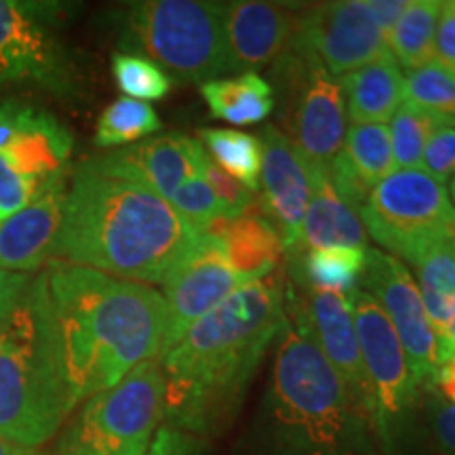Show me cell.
<instances>
[{
  "mask_svg": "<svg viewBox=\"0 0 455 455\" xmlns=\"http://www.w3.org/2000/svg\"><path fill=\"white\" fill-rule=\"evenodd\" d=\"M287 325L278 276L243 284L158 358L164 375L163 426L192 436L220 432Z\"/></svg>",
  "mask_w": 455,
  "mask_h": 455,
  "instance_id": "obj_1",
  "label": "cell"
},
{
  "mask_svg": "<svg viewBox=\"0 0 455 455\" xmlns=\"http://www.w3.org/2000/svg\"><path fill=\"white\" fill-rule=\"evenodd\" d=\"M201 238L167 198L87 158L70 178L53 259L121 281L163 284Z\"/></svg>",
  "mask_w": 455,
  "mask_h": 455,
  "instance_id": "obj_2",
  "label": "cell"
},
{
  "mask_svg": "<svg viewBox=\"0 0 455 455\" xmlns=\"http://www.w3.org/2000/svg\"><path fill=\"white\" fill-rule=\"evenodd\" d=\"M47 289L76 405L110 390L141 363L161 358L169 310L150 284L55 261Z\"/></svg>",
  "mask_w": 455,
  "mask_h": 455,
  "instance_id": "obj_3",
  "label": "cell"
},
{
  "mask_svg": "<svg viewBox=\"0 0 455 455\" xmlns=\"http://www.w3.org/2000/svg\"><path fill=\"white\" fill-rule=\"evenodd\" d=\"M253 435L258 455H378L371 415L308 331L289 321L276 339Z\"/></svg>",
  "mask_w": 455,
  "mask_h": 455,
  "instance_id": "obj_4",
  "label": "cell"
},
{
  "mask_svg": "<svg viewBox=\"0 0 455 455\" xmlns=\"http://www.w3.org/2000/svg\"><path fill=\"white\" fill-rule=\"evenodd\" d=\"M74 407L44 270L0 329V436L38 449L53 439Z\"/></svg>",
  "mask_w": 455,
  "mask_h": 455,
  "instance_id": "obj_5",
  "label": "cell"
},
{
  "mask_svg": "<svg viewBox=\"0 0 455 455\" xmlns=\"http://www.w3.org/2000/svg\"><path fill=\"white\" fill-rule=\"evenodd\" d=\"M116 28L123 53L146 57L181 83L230 74L224 3L141 0L121 11Z\"/></svg>",
  "mask_w": 455,
  "mask_h": 455,
  "instance_id": "obj_6",
  "label": "cell"
},
{
  "mask_svg": "<svg viewBox=\"0 0 455 455\" xmlns=\"http://www.w3.org/2000/svg\"><path fill=\"white\" fill-rule=\"evenodd\" d=\"M164 415V375L146 361L110 390L87 398L55 455H146Z\"/></svg>",
  "mask_w": 455,
  "mask_h": 455,
  "instance_id": "obj_7",
  "label": "cell"
},
{
  "mask_svg": "<svg viewBox=\"0 0 455 455\" xmlns=\"http://www.w3.org/2000/svg\"><path fill=\"white\" fill-rule=\"evenodd\" d=\"M358 212L367 235L411 266L436 243L455 236L449 192L424 169L390 173Z\"/></svg>",
  "mask_w": 455,
  "mask_h": 455,
  "instance_id": "obj_8",
  "label": "cell"
},
{
  "mask_svg": "<svg viewBox=\"0 0 455 455\" xmlns=\"http://www.w3.org/2000/svg\"><path fill=\"white\" fill-rule=\"evenodd\" d=\"M283 133L312 169L327 171L346 140V101L338 78L308 51L291 47L275 66Z\"/></svg>",
  "mask_w": 455,
  "mask_h": 455,
  "instance_id": "obj_9",
  "label": "cell"
},
{
  "mask_svg": "<svg viewBox=\"0 0 455 455\" xmlns=\"http://www.w3.org/2000/svg\"><path fill=\"white\" fill-rule=\"evenodd\" d=\"M60 11L55 3L0 0V89L74 93L78 74L60 36Z\"/></svg>",
  "mask_w": 455,
  "mask_h": 455,
  "instance_id": "obj_10",
  "label": "cell"
},
{
  "mask_svg": "<svg viewBox=\"0 0 455 455\" xmlns=\"http://www.w3.org/2000/svg\"><path fill=\"white\" fill-rule=\"evenodd\" d=\"M348 301L371 392L375 432L378 441L390 447L422 390L415 384L409 358L382 306L363 289L350 293Z\"/></svg>",
  "mask_w": 455,
  "mask_h": 455,
  "instance_id": "obj_11",
  "label": "cell"
},
{
  "mask_svg": "<svg viewBox=\"0 0 455 455\" xmlns=\"http://www.w3.org/2000/svg\"><path fill=\"white\" fill-rule=\"evenodd\" d=\"M363 291L382 306L390 325L401 339L419 390L435 386L441 369L439 339L426 316L418 283L407 266L382 249H367L363 270Z\"/></svg>",
  "mask_w": 455,
  "mask_h": 455,
  "instance_id": "obj_12",
  "label": "cell"
},
{
  "mask_svg": "<svg viewBox=\"0 0 455 455\" xmlns=\"http://www.w3.org/2000/svg\"><path fill=\"white\" fill-rule=\"evenodd\" d=\"M291 47L308 51L333 76H344L388 55V38L365 0H335L299 9Z\"/></svg>",
  "mask_w": 455,
  "mask_h": 455,
  "instance_id": "obj_13",
  "label": "cell"
},
{
  "mask_svg": "<svg viewBox=\"0 0 455 455\" xmlns=\"http://www.w3.org/2000/svg\"><path fill=\"white\" fill-rule=\"evenodd\" d=\"M249 281L232 268L221 244L203 235L195 251L164 278L169 321L163 352L178 346L192 327Z\"/></svg>",
  "mask_w": 455,
  "mask_h": 455,
  "instance_id": "obj_14",
  "label": "cell"
},
{
  "mask_svg": "<svg viewBox=\"0 0 455 455\" xmlns=\"http://www.w3.org/2000/svg\"><path fill=\"white\" fill-rule=\"evenodd\" d=\"M284 308L291 312L287 315V321L308 331L329 365L350 390V395L365 407L373 419L371 392H369L365 365H363L361 348H358L348 295L312 291V289H304L301 295H298L289 284L284 293Z\"/></svg>",
  "mask_w": 455,
  "mask_h": 455,
  "instance_id": "obj_15",
  "label": "cell"
},
{
  "mask_svg": "<svg viewBox=\"0 0 455 455\" xmlns=\"http://www.w3.org/2000/svg\"><path fill=\"white\" fill-rule=\"evenodd\" d=\"M72 135L53 114L9 100L0 104V155L38 184L68 173Z\"/></svg>",
  "mask_w": 455,
  "mask_h": 455,
  "instance_id": "obj_16",
  "label": "cell"
},
{
  "mask_svg": "<svg viewBox=\"0 0 455 455\" xmlns=\"http://www.w3.org/2000/svg\"><path fill=\"white\" fill-rule=\"evenodd\" d=\"M261 173L259 188L266 218L281 235L284 251L299 241L301 224L312 198V173L283 129L264 127L261 131Z\"/></svg>",
  "mask_w": 455,
  "mask_h": 455,
  "instance_id": "obj_17",
  "label": "cell"
},
{
  "mask_svg": "<svg viewBox=\"0 0 455 455\" xmlns=\"http://www.w3.org/2000/svg\"><path fill=\"white\" fill-rule=\"evenodd\" d=\"M299 11L281 3L235 0L224 3V34L230 74L255 72L276 61L298 26Z\"/></svg>",
  "mask_w": 455,
  "mask_h": 455,
  "instance_id": "obj_18",
  "label": "cell"
},
{
  "mask_svg": "<svg viewBox=\"0 0 455 455\" xmlns=\"http://www.w3.org/2000/svg\"><path fill=\"white\" fill-rule=\"evenodd\" d=\"M93 158L110 173L138 181L171 201L184 181L204 169L207 150L190 135L164 133Z\"/></svg>",
  "mask_w": 455,
  "mask_h": 455,
  "instance_id": "obj_19",
  "label": "cell"
},
{
  "mask_svg": "<svg viewBox=\"0 0 455 455\" xmlns=\"http://www.w3.org/2000/svg\"><path fill=\"white\" fill-rule=\"evenodd\" d=\"M68 195V173L43 186L34 201L0 224V270L30 275L53 259Z\"/></svg>",
  "mask_w": 455,
  "mask_h": 455,
  "instance_id": "obj_20",
  "label": "cell"
},
{
  "mask_svg": "<svg viewBox=\"0 0 455 455\" xmlns=\"http://www.w3.org/2000/svg\"><path fill=\"white\" fill-rule=\"evenodd\" d=\"M390 131L386 124H352L344 148L327 167L338 196L352 209H361L378 184L395 173Z\"/></svg>",
  "mask_w": 455,
  "mask_h": 455,
  "instance_id": "obj_21",
  "label": "cell"
},
{
  "mask_svg": "<svg viewBox=\"0 0 455 455\" xmlns=\"http://www.w3.org/2000/svg\"><path fill=\"white\" fill-rule=\"evenodd\" d=\"M203 235L213 236L221 244L232 268L249 283L272 275L284 253L275 224L264 213H255L251 209L238 218L212 221Z\"/></svg>",
  "mask_w": 455,
  "mask_h": 455,
  "instance_id": "obj_22",
  "label": "cell"
},
{
  "mask_svg": "<svg viewBox=\"0 0 455 455\" xmlns=\"http://www.w3.org/2000/svg\"><path fill=\"white\" fill-rule=\"evenodd\" d=\"M312 198L301 224L299 241L289 253H304L312 249L348 247L367 251V230L361 215L344 203L329 181L327 171L312 169Z\"/></svg>",
  "mask_w": 455,
  "mask_h": 455,
  "instance_id": "obj_23",
  "label": "cell"
},
{
  "mask_svg": "<svg viewBox=\"0 0 455 455\" xmlns=\"http://www.w3.org/2000/svg\"><path fill=\"white\" fill-rule=\"evenodd\" d=\"M346 116L352 124H384L405 101L401 68L384 55L339 78Z\"/></svg>",
  "mask_w": 455,
  "mask_h": 455,
  "instance_id": "obj_24",
  "label": "cell"
},
{
  "mask_svg": "<svg viewBox=\"0 0 455 455\" xmlns=\"http://www.w3.org/2000/svg\"><path fill=\"white\" fill-rule=\"evenodd\" d=\"M201 95L215 118L235 127L266 121L276 108L275 89L258 72L213 78L201 84Z\"/></svg>",
  "mask_w": 455,
  "mask_h": 455,
  "instance_id": "obj_25",
  "label": "cell"
},
{
  "mask_svg": "<svg viewBox=\"0 0 455 455\" xmlns=\"http://www.w3.org/2000/svg\"><path fill=\"white\" fill-rule=\"evenodd\" d=\"M443 0H409L401 20L388 34V51L398 68L415 70L435 61L436 24Z\"/></svg>",
  "mask_w": 455,
  "mask_h": 455,
  "instance_id": "obj_26",
  "label": "cell"
},
{
  "mask_svg": "<svg viewBox=\"0 0 455 455\" xmlns=\"http://www.w3.org/2000/svg\"><path fill=\"white\" fill-rule=\"evenodd\" d=\"M293 276L306 278L312 291L323 293H355L365 270L363 249L331 247L293 253Z\"/></svg>",
  "mask_w": 455,
  "mask_h": 455,
  "instance_id": "obj_27",
  "label": "cell"
},
{
  "mask_svg": "<svg viewBox=\"0 0 455 455\" xmlns=\"http://www.w3.org/2000/svg\"><path fill=\"white\" fill-rule=\"evenodd\" d=\"M201 144L212 161L244 188L259 190L261 141L236 129H203Z\"/></svg>",
  "mask_w": 455,
  "mask_h": 455,
  "instance_id": "obj_28",
  "label": "cell"
},
{
  "mask_svg": "<svg viewBox=\"0 0 455 455\" xmlns=\"http://www.w3.org/2000/svg\"><path fill=\"white\" fill-rule=\"evenodd\" d=\"M441 124H453L445 118L422 110V108L403 101L398 110L392 114L390 144L395 156L396 171H418L422 169V158L430 135ZM455 127V124H453Z\"/></svg>",
  "mask_w": 455,
  "mask_h": 455,
  "instance_id": "obj_29",
  "label": "cell"
},
{
  "mask_svg": "<svg viewBox=\"0 0 455 455\" xmlns=\"http://www.w3.org/2000/svg\"><path fill=\"white\" fill-rule=\"evenodd\" d=\"M163 123L155 108L146 101L121 98L101 112L95 127V144L100 148L127 146L131 141L161 131Z\"/></svg>",
  "mask_w": 455,
  "mask_h": 455,
  "instance_id": "obj_30",
  "label": "cell"
},
{
  "mask_svg": "<svg viewBox=\"0 0 455 455\" xmlns=\"http://www.w3.org/2000/svg\"><path fill=\"white\" fill-rule=\"evenodd\" d=\"M405 101L455 124V72L439 61L409 70L403 76Z\"/></svg>",
  "mask_w": 455,
  "mask_h": 455,
  "instance_id": "obj_31",
  "label": "cell"
},
{
  "mask_svg": "<svg viewBox=\"0 0 455 455\" xmlns=\"http://www.w3.org/2000/svg\"><path fill=\"white\" fill-rule=\"evenodd\" d=\"M112 74L116 87L131 100L156 101L171 91V78L155 61L131 53L112 55Z\"/></svg>",
  "mask_w": 455,
  "mask_h": 455,
  "instance_id": "obj_32",
  "label": "cell"
},
{
  "mask_svg": "<svg viewBox=\"0 0 455 455\" xmlns=\"http://www.w3.org/2000/svg\"><path fill=\"white\" fill-rule=\"evenodd\" d=\"M169 203L198 232H204V228L215 220L228 218L226 207L213 192V188L209 186L207 178H204V169L184 181V186L171 196Z\"/></svg>",
  "mask_w": 455,
  "mask_h": 455,
  "instance_id": "obj_33",
  "label": "cell"
},
{
  "mask_svg": "<svg viewBox=\"0 0 455 455\" xmlns=\"http://www.w3.org/2000/svg\"><path fill=\"white\" fill-rule=\"evenodd\" d=\"M419 293L455 299V236L436 243L413 264Z\"/></svg>",
  "mask_w": 455,
  "mask_h": 455,
  "instance_id": "obj_34",
  "label": "cell"
},
{
  "mask_svg": "<svg viewBox=\"0 0 455 455\" xmlns=\"http://www.w3.org/2000/svg\"><path fill=\"white\" fill-rule=\"evenodd\" d=\"M41 190L43 184L21 175L0 155V224L28 207Z\"/></svg>",
  "mask_w": 455,
  "mask_h": 455,
  "instance_id": "obj_35",
  "label": "cell"
},
{
  "mask_svg": "<svg viewBox=\"0 0 455 455\" xmlns=\"http://www.w3.org/2000/svg\"><path fill=\"white\" fill-rule=\"evenodd\" d=\"M204 178H207L209 186L218 195L221 204L226 207L228 218H238V215L247 213L255 204V196L249 188H244L241 181L226 173L224 169L218 167L212 158H204Z\"/></svg>",
  "mask_w": 455,
  "mask_h": 455,
  "instance_id": "obj_36",
  "label": "cell"
},
{
  "mask_svg": "<svg viewBox=\"0 0 455 455\" xmlns=\"http://www.w3.org/2000/svg\"><path fill=\"white\" fill-rule=\"evenodd\" d=\"M422 169L432 175L436 181L445 184L447 180L455 178V127L453 124H441L430 135L426 144Z\"/></svg>",
  "mask_w": 455,
  "mask_h": 455,
  "instance_id": "obj_37",
  "label": "cell"
},
{
  "mask_svg": "<svg viewBox=\"0 0 455 455\" xmlns=\"http://www.w3.org/2000/svg\"><path fill=\"white\" fill-rule=\"evenodd\" d=\"M428 415L436 443L447 455H455V405L443 396H432Z\"/></svg>",
  "mask_w": 455,
  "mask_h": 455,
  "instance_id": "obj_38",
  "label": "cell"
},
{
  "mask_svg": "<svg viewBox=\"0 0 455 455\" xmlns=\"http://www.w3.org/2000/svg\"><path fill=\"white\" fill-rule=\"evenodd\" d=\"M435 61L455 72V0L443 3L435 38Z\"/></svg>",
  "mask_w": 455,
  "mask_h": 455,
  "instance_id": "obj_39",
  "label": "cell"
},
{
  "mask_svg": "<svg viewBox=\"0 0 455 455\" xmlns=\"http://www.w3.org/2000/svg\"><path fill=\"white\" fill-rule=\"evenodd\" d=\"M146 455H203L201 445L192 435L161 426Z\"/></svg>",
  "mask_w": 455,
  "mask_h": 455,
  "instance_id": "obj_40",
  "label": "cell"
},
{
  "mask_svg": "<svg viewBox=\"0 0 455 455\" xmlns=\"http://www.w3.org/2000/svg\"><path fill=\"white\" fill-rule=\"evenodd\" d=\"M30 283V275L0 270V329L7 323V318L11 316V312L15 310V306L20 304V299L24 298Z\"/></svg>",
  "mask_w": 455,
  "mask_h": 455,
  "instance_id": "obj_41",
  "label": "cell"
},
{
  "mask_svg": "<svg viewBox=\"0 0 455 455\" xmlns=\"http://www.w3.org/2000/svg\"><path fill=\"white\" fill-rule=\"evenodd\" d=\"M365 4L375 20V24L382 28L386 38H388L390 30L401 20L403 11L407 9L409 0H365Z\"/></svg>",
  "mask_w": 455,
  "mask_h": 455,
  "instance_id": "obj_42",
  "label": "cell"
},
{
  "mask_svg": "<svg viewBox=\"0 0 455 455\" xmlns=\"http://www.w3.org/2000/svg\"><path fill=\"white\" fill-rule=\"evenodd\" d=\"M435 386L439 388L441 396L445 398V401L455 405V356L449 358L445 365L439 369V373H436V379H435Z\"/></svg>",
  "mask_w": 455,
  "mask_h": 455,
  "instance_id": "obj_43",
  "label": "cell"
},
{
  "mask_svg": "<svg viewBox=\"0 0 455 455\" xmlns=\"http://www.w3.org/2000/svg\"><path fill=\"white\" fill-rule=\"evenodd\" d=\"M455 356V312H453V321L451 327H449L447 335L443 339H439V358H441V367L445 365L449 358Z\"/></svg>",
  "mask_w": 455,
  "mask_h": 455,
  "instance_id": "obj_44",
  "label": "cell"
},
{
  "mask_svg": "<svg viewBox=\"0 0 455 455\" xmlns=\"http://www.w3.org/2000/svg\"><path fill=\"white\" fill-rule=\"evenodd\" d=\"M0 455H36V451H34V449L15 445V443L0 436Z\"/></svg>",
  "mask_w": 455,
  "mask_h": 455,
  "instance_id": "obj_45",
  "label": "cell"
},
{
  "mask_svg": "<svg viewBox=\"0 0 455 455\" xmlns=\"http://www.w3.org/2000/svg\"><path fill=\"white\" fill-rule=\"evenodd\" d=\"M449 198H451V203L455 207V178H451V184H449Z\"/></svg>",
  "mask_w": 455,
  "mask_h": 455,
  "instance_id": "obj_46",
  "label": "cell"
}]
</instances>
